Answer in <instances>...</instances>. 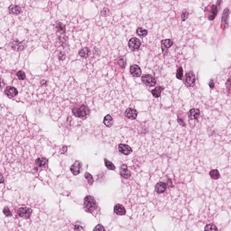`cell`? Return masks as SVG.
Masks as SVG:
<instances>
[{"label":"cell","instance_id":"cell-1","mask_svg":"<svg viewBox=\"0 0 231 231\" xmlns=\"http://www.w3.org/2000/svg\"><path fill=\"white\" fill-rule=\"evenodd\" d=\"M72 112L75 116L83 120L87 118L90 113L89 108L84 104L75 105L72 108Z\"/></svg>","mask_w":231,"mask_h":231},{"label":"cell","instance_id":"cell-2","mask_svg":"<svg viewBox=\"0 0 231 231\" xmlns=\"http://www.w3.org/2000/svg\"><path fill=\"white\" fill-rule=\"evenodd\" d=\"M84 209L89 213L93 212L97 208V204L94 197L88 196L85 197L84 202Z\"/></svg>","mask_w":231,"mask_h":231},{"label":"cell","instance_id":"cell-3","mask_svg":"<svg viewBox=\"0 0 231 231\" xmlns=\"http://www.w3.org/2000/svg\"><path fill=\"white\" fill-rule=\"evenodd\" d=\"M205 13L207 18L209 20H214L217 14V5H210L207 6L205 9Z\"/></svg>","mask_w":231,"mask_h":231},{"label":"cell","instance_id":"cell-4","mask_svg":"<svg viewBox=\"0 0 231 231\" xmlns=\"http://www.w3.org/2000/svg\"><path fill=\"white\" fill-rule=\"evenodd\" d=\"M10 45L11 47L16 51H22L26 47L24 41L20 42L17 39H13L10 43Z\"/></svg>","mask_w":231,"mask_h":231},{"label":"cell","instance_id":"cell-5","mask_svg":"<svg viewBox=\"0 0 231 231\" xmlns=\"http://www.w3.org/2000/svg\"><path fill=\"white\" fill-rule=\"evenodd\" d=\"M196 77L192 71L187 72L184 78V82L187 87H193L196 83Z\"/></svg>","mask_w":231,"mask_h":231},{"label":"cell","instance_id":"cell-6","mask_svg":"<svg viewBox=\"0 0 231 231\" xmlns=\"http://www.w3.org/2000/svg\"><path fill=\"white\" fill-rule=\"evenodd\" d=\"M229 14L230 10L229 8L228 7L226 8L223 12L221 24V27L223 29H225L228 27Z\"/></svg>","mask_w":231,"mask_h":231},{"label":"cell","instance_id":"cell-7","mask_svg":"<svg viewBox=\"0 0 231 231\" xmlns=\"http://www.w3.org/2000/svg\"><path fill=\"white\" fill-rule=\"evenodd\" d=\"M141 81L148 86H154L156 83V79L150 75H144L141 77Z\"/></svg>","mask_w":231,"mask_h":231},{"label":"cell","instance_id":"cell-8","mask_svg":"<svg viewBox=\"0 0 231 231\" xmlns=\"http://www.w3.org/2000/svg\"><path fill=\"white\" fill-rule=\"evenodd\" d=\"M141 45V42L136 38H132L129 41L128 46L131 50L135 51L139 49Z\"/></svg>","mask_w":231,"mask_h":231},{"label":"cell","instance_id":"cell-9","mask_svg":"<svg viewBox=\"0 0 231 231\" xmlns=\"http://www.w3.org/2000/svg\"><path fill=\"white\" fill-rule=\"evenodd\" d=\"M32 213V209L27 207H21L19 208L18 210V213L19 215L25 219L29 218L31 215Z\"/></svg>","mask_w":231,"mask_h":231},{"label":"cell","instance_id":"cell-10","mask_svg":"<svg viewBox=\"0 0 231 231\" xmlns=\"http://www.w3.org/2000/svg\"><path fill=\"white\" fill-rule=\"evenodd\" d=\"M82 166V163L81 161L77 160L71 166L70 170L74 176H77L81 173V170Z\"/></svg>","mask_w":231,"mask_h":231},{"label":"cell","instance_id":"cell-11","mask_svg":"<svg viewBox=\"0 0 231 231\" xmlns=\"http://www.w3.org/2000/svg\"><path fill=\"white\" fill-rule=\"evenodd\" d=\"M173 41L169 39L163 40L162 41L161 47H162L163 52L164 55H167V53H168L167 49L173 46Z\"/></svg>","mask_w":231,"mask_h":231},{"label":"cell","instance_id":"cell-12","mask_svg":"<svg viewBox=\"0 0 231 231\" xmlns=\"http://www.w3.org/2000/svg\"><path fill=\"white\" fill-rule=\"evenodd\" d=\"M5 93L9 98H13L18 95V91L15 87L9 86L5 88Z\"/></svg>","mask_w":231,"mask_h":231},{"label":"cell","instance_id":"cell-13","mask_svg":"<svg viewBox=\"0 0 231 231\" xmlns=\"http://www.w3.org/2000/svg\"><path fill=\"white\" fill-rule=\"evenodd\" d=\"M200 111L199 109L193 108L190 110L188 112V117L190 120H197L200 117Z\"/></svg>","mask_w":231,"mask_h":231},{"label":"cell","instance_id":"cell-14","mask_svg":"<svg viewBox=\"0 0 231 231\" xmlns=\"http://www.w3.org/2000/svg\"><path fill=\"white\" fill-rule=\"evenodd\" d=\"M130 72L131 75L135 77H139L141 76V69L140 67L136 65H133L130 67Z\"/></svg>","mask_w":231,"mask_h":231},{"label":"cell","instance_id":"cell-15","mask_svg":"<svg viewBox=\"0 0 231 231\" xmlns=\"http://www.w3.org/2000/svg\"><path fill=\"white\" fill-rule=\"evenodd\" d=\"M125 114L126 116L130 119L135 120L137 117L138 112L135 109L129 108L127 109Z\"/></svg>","mask_w":231,"mask_h":231},{"label":"cell","instance_id":"cell-16","mask_svg":"<svg viewBox=\"0 0 231 231\" xmlns=\"http://www.w3.org/2000/svg\"><path fill=\"white\" fill-rule=\"evenodd\" d=\"M118 149L121 153L126 155L130 154L132 152L131 147L125 144H120L118 146Z\"/></svg>","mask_w":231,"mask_h":231},{"label":"cell","instance_id":"cell-17","mask_svg":"<svg viewBox=\"0 0 231 231\" xmlns=\"http://www.w3.org/2000/svg\"><path fill=\"white\" fill-rule=\"evenodd\" d=\"M120 174L121 177L126 179H128L131 177V172L128 169L126 164H123L121 167Z\"/></svg>","mask_w":231,"mask_h":231},{"label":"cell","instance_id":"cell-18","mask_svg":"<svg viewBox=\"0 0 231 231\" xmlns=\"http://www.w3.org/2000/svg\"><path fill=\"white\" fill-rule=\"evenodd\" d=\"M114 212L120 215H124L126 214V210L124 207L120 204H117L114 206Z\"/></svg>","mask_w":231,"mask_h":231},{"label":"cell","instance_id":"cell-19","mask_svg":"<svg viewBox=\"0 0 231 231\" xmlns=\"http://www.w3.org/2000/svg\"><path fill=\"white\" fill-rule=\"evenodd\" d=\"M167 189V186L165 183L162 182H159L156 184L155 186V190L158 193L161 194L164 192Z\"/></svg>","mask_w":231,"mask_h":231},{"label":"cell","instance_id":"cell-20","mask_svg":"<svg viewBox=\"0 0 231 231\" xmlns=\"http://www.w3.org/2000/svg\"><path fill=\"white\" fill-rule=\"evenodd\" d=\"M9 11L11 14L18 15L21 12V8L18 5H12L9 8Z\"/></svg>","mask_w":231,"mask_h":231},{"label":"cell","instance_id":"cell-21","mask_svg":"<svg viewBox=\"0 0 231 231\" xmlns=\"http://www.w3.org/2000/svg\"><path fill=\"white\" fill-rule=\"evenodd\" d=\"M56 29L58 32L60 34H64L66 33V25L61 22H57L56 25Z\"/></svg>","mask_w":231,"mask_h":231},{"label":"cell","instance_id":"cell-22","mask_svg":"<svg viewBox=\"0 0 231 231\" xmlns=\"http://www.w3.org/2000/svg\"><path fill=\"white\" fill-rule=\"evenodd\" d=\"M164 89V87L163 86H158L152 90L151 93L154 97L159 98L161 96V92Z\"/></svg>","mask_w":231,"mask_h":231},{"label":"cell","instance_id":"cell-23","mask_svg":"<svg viewBox=\"0 0 231 231\" xmlns=\"http://www.w3.org/2000/svg\"><path fill=\"white\" fill-rule=\"evenodd\" d=\"M90 50L88 47H85L82 48L79 52V54L81 57L83 58H86L89 56L90 54Z\"/></svg>","mask_w":231,"mask_h":231},{"label":"cell","instance_id":"cell-24","mask_svg":"<svg viewBox=\"0 0 231 231\" xmlns=\"http://www.w3.org/2000/svg\"><path fill=\"white\" fill-rule=\"evenodd\" d=\"M104 123L106 127H110L113 124V119L110 115H107L105 117L104 120Z\"/></svg>","mask_w":231,"mask_h":231},{"label":"cell","instance_id":"cell-25","mask_svg":"<svg viewBox=\"0 0 231 231\" xmlns=\"http://www.w3.org/2000/svg\"><path fill=\"white\" fill-rule=\"evenodd\" d=\"M47 163V159L45 158L41 157V158H38L35 161L36 164L39 167L44 166Z\"/></svg>","mask_w":231,"mask_h":231},{"label":"cell","instance_id":"cell-26","mask_svg":"<svg viewBox=\"0 0 231 231\" xmlns=\"http://www.w3.org/2000/svg\"><path fill=\"white\" fill-rule=\"evenodd\" d=\"M209 174L211 178H212L214 180H217L220 177V175L219 171L217 169L211 170L209 172Z\"/></svg>","mask_w":231,"mask_h":231},{"label":"cell","instance_id":"cell-27","mask_svg":"<svg viewBox=\"0 0 231 231\" xmlns=\"http://www.w3.org/2000/svg\"><path fill=\"white\" fill-rule=\"evenodd\" d=\"M136 33L137 35L140 36V37H146L147 35L148 31L146 29H144L142 28H138L136 30Z\"/></svg>","mask_w":231,"mask_h":231},{"label":"cell","instance_id":"cell-28","mask_svg":"<svg viewBox=\"0 0 231 231\" xmlns=\"http://www.w3.org/2000/svg\"><path fill=\"white\" fill-rule=\"evenodd\" d=\"M75 231H85V226L84 224L81 222H77L75 225Z\"/></svg>","mask_w":231,"mask_h":231},{"label":"cell","instance_id":"cell-29","mask_svg":"<svg viewBox=\"0 0 231 231\" xmlns=\"http://www.w3.org/2000/svg\"><path fill=\"white\" fill-rule=\"evenodd\" d=\"M59 42L60 44L63 46V47H65L66 45H67V38L66 36H59L58 37Z\"/></svg>","mask_w":231,"mask_h":231},{"label":"cell","instance_id":"cell-30","mask_svg":"<svg viewBox=\"0 0 231 231\" xmlns=\"http://www.w3.org/2000/svg\"><path fill=\"white\" fill-rule=\"evenodd\" d=\"M205 231H219L216 226L213 224H207L205 228Z\"/></svg>","mask_w":231,"mask_h":231},{"label":"cell","instance_id":"cell-31","mask_svg":"<svg viewBox=\"0 0 231 231\" xmlns=\"http://www.w3.org/2000/svg\"><path fill=\"white\" fill-rule=\"evenodd\" d=\"M104 160L105 165L108 169L111 170H114L115 169L116 167L113 163L109 161L107 159H104Z\"/></svg>","mask_w":231,"mask_h":231},{"label":"cell","instance_id":"cell-32","mask_svg":"<svg viewBox=\"0 0 231 231\" xmlns=\"http://www.w3.org/2000/svg\"><path fill=\"white\" fill-rule=\"evenodd\" d=\"M183 70L182 67L180 66L178 67L177 69V73H176V77L178 79L180 80H182L183 78Z\"/></svg>","mask_w":231,"mask_h":231},{"label":"cell","instance_id":"cell-33","mask_svg":"<svg viewBox=\"0 0 231 231\" xmlns=\"http://www.w3.org/2000/svg\"><path fill=\"white\" fill-rule=\"evenodd\" d=\"M85 178L86 179V180L88 181V183H89V185H91L93 184V182H94L93 177L92 175H91L90 173H89L88 172H86V173H85Z\"/></svg>","mask_w":231,"mask_h":231},{"label":"cell","instance_id":"cell-34","mask_svg":"<svg viewBox=\"0 0 231 231\" xmlns=\"http://www.w3.org/2000/svg\"><path fill=\"white\" fill-rule=\"evenodd\" d=\"M118 64L119 65L123 68H125L126 67V59L124 57H122L118 61Z\"/></svg>","mask_w":231,"mask_h":231},{"label":"cell","instance_id":"cell-35","mask_svg":"<svg viewBox=\"0 0 231 231\" xmlns=\"http://www.w3.org/2000/svg\"><path fill=\"white\" fill-rule=\"evenodd\" d=\"M16 75L20 80H24L26 78V75L22 70H19L16 73Z\"/></svg>","mask_w":231,"mask_h":231},{"label":"cell","instance_id":"cell-36","mask_svg":"<svg viewBox=\"0 0 231 231\" xmlns=\"http://www.w3.org/2000/svg\"><path fill=\"white\" fill-rule=\"evenodd\" d=\"M110 10L108 8L105 7L102 10L100 14L101 16L104 17H106L110 14Z\"/></svg>","mask_w":231,"mask_h":231},{"label":"cell","instance_id":"cell-37","mask_svg":"<svg viewBox=\"0 0 231 231\" xmlns=\"http://www.w3.org/2000/svg\"><path fill=\"white\" fill-rule=\"evenodd\" d=\"M3 213L6 216H12V212L9 210L8 207H5L3 210Z\"/></svg>","mask_w":231,"mask_h":231},{"label":"cell","instance_id":"cell-38","mask_svg":"<svg viewBox=\"0 0 231 231\" xmlns=\"http://www.w3.org/2000/svg\"><path fill=\"white\" fill-rule=\"evenodd\" d=\"M226 85L227 91L229 93H231V77L227 81Z\"/></svg>","mask_w":231,"mask_h":231},{"label":"cell","instance_id":"cell-39","mask_svg":"<svg viewBox=\"0 0 231 231\" xmlns=\"http://www.w3.org/2000/svg\"><path fill=\"white\" fill-rule=\"evenodd\" d=\"M189 13L188 12L186 11H185L182 12V16H181V18H182V20L183 21H185L186 20H187V18L188 17Z\"/></svg>","mask_w":231,"mask_h":231},{"label":"cell","instance_id":"cell-40","mask_svg":"<svg viewBox=\"0 0 231 231\" xmlns=\"http://www.w3.org/2000/svg\"><path fill=\"white\" fill-rule=\"evenodd\" d=\"M58 58L59 60H61V61H63V60H65L66 58V54H65V52H63V51H60L58 55Z\"/></svg>","mask_w":231,"mask_h":231},{"label":"cell","instance_id":"cell-41","mask_svg":"<svg viewBox=\"0 0 231 231\" xmlns=\"http://www.w3.org/2000/svg\"><path fill=\"white\" fill-rule=\"evenodd\" d=\"M93 231H105V228L103 225L100 224L94 228Z\"/></svg>","mask_w":231,"mask_h":231},{"label":"cell","instance_id":"cell-42","mask_svg":"<svg viewBox=\"0 0 231 231\" xmlns=\"http://www.w3.org/2000/svg\"><path fill=\"white\" fill-rule=\"evenodd\" d=\"M178 123L182 127H185L186 126L185 123L184 121V120L182 119V118H180V117H178L177 118Z\"/></svg>","mask_w":231,"mask_h":231},{"label":"cell","instance_id":"cell-43","mask_svg":"<svg viewBox=\"0 0 231 231\" xmlns=\"http://www.w3.org/2000/svg\"><path fill=\"white\" fill-rule=\"evenodd\" d=\"M209 86L210 87V88L211 89H213L214 88V83L213 82V79H211L210 80V81H209Z\"/></svg>","mask_w":231,"mask_h":231},{"label":"cell","instance_id":"cell-44","mask_svg":"<svg viewBox=\"0 0 231 231\" xmlns=\"http://www.w3.org/2000/svg\"><path fill=\"white\" fill-rule=\"evenodd\" d=\"M167 185H168V186H170V187H173V186L172 185V182H171V180H169V181L167 182Z\"/></svg>","mask_w":231,"mask_h":231},{"label":"cell","instance_id":"cell-45","mask_svg":"<svg viewBox=\"0 0 231 231\" xmlns=\"http://www.w3.org/2000/svg\"><path fill=\"white\" fill-rule=\"evenodd\" d=\"M47 81H45L44 80L41 81V84L42 85H47Z\"/></svg>","mask_w":231,"mask_h":231},{"label":"cell","instance_id":"cell-46","mask_svg":"<svg viewBox=\"0 0 231 231\" xmlns=\"http://www.w3.org/2000/svg\"><path fill=\"white\" fill-rule=\"evenodd\" d=\"M4 178H3V176H2V175L1 174V183H3L4 182Z\"/></svg>","mask_w":231,"mask_h":231}]
</instances>
